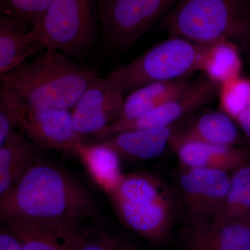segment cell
<instances>
[{"instance_id":"1","label":"cell","mask_w":250,"mask_h":250,"mask_svg":"<svg viewBox=\"0 0 250 250\" xmlns=\"http://www.w3.org/2000/svg\"><path fill=\"white\" fill-rule=\"evenodd\" d=\"M95 211V202L85 188L39 156L9 193L0 198L1 221L19 218L82 225Z\"/></svg>"},{"instance_id":"2","label":"cell","mask_w":250,"mask_h":250,"mask_svg":"<svg viewBox=\"0 0 250 250\" xmlns=\"http://www.w3.org/2000/svg\"><path fill=\"white\" fill-rule=\"evenodd\" d=\"M0 77V95L18 108L65 110L73 108L99 77L93 69L49 49Z\"/></svg>"},{"instance_id":"3","label":"cell","mask_w":250,"mask_h":250,"mask_svg":"<svg viewBox=\"0 0 250 250\" xmlns=\"http://www.w3.org/2000/svg\"><path fill=\"white\" fill-rule=\"evenodd\" d=\"M170 36L208 45L228 41L250 48V0H176L164 16Z\"/></svg>"},{"instance_id":"4","label":"cell","mask_w":250,"mask_h":250,"mask_svg":"<svg viewBox=\"0 0 250 250\" xmlns=\"http://www.w3.org/2000/svg\"><path fill=\"white\" fill-rule=\"evenodd\" d=\"M121 223L150 243L163 246L170 239L175 203L170 187L154 174H124L110 194Z\"/></svg>"},{"instance_id":"5","label":"cell","mask_w":250,"mask_h":250,"mask_svg":"<svg viewBox=\"0 0 250 250\" xmlns=\"http://www.w3.org/2000/svg\"><path fill=\"white\" fill-rule=\"evenodd\" d=\"M207 46L169 36L108 77L124 93L152 82L184 78L200 71Z\"/></svg>"},{"instance_id":"6","label":"cell","mask_w":250,"mask_h":250,"mask_svg":"<svg viewBox=\"0 0 250 250\" xmlns=\"http://www.w3.org/2000/svg\"><path fill=\"white\" fill-rule=\"evenodd\" d=\"M94 0H52L32 28L45 49L59 51L70 58L83 59L95 41Z\"/></svg>"},{"instance_id":"7","label":"cell","mask_w":250,"mask_h":250,"mask_svg":"<svg viewBox=\"0 0 250 250\" xmlns=\"http://www.w3.org/2000/svg\"><path fill=\"white\" fill-rule=\"evenodd\" d=\"M105 45L125 52L162 16L176 0H94Z\"/></svg>"},{"instance_id":"8","label":"cell","mask_w":250,"mask_h":250,"mask_svg":"<svg viewBox=\"0 0 250 250\" xmlns=\"http://www.w3.org/2000/svg\"><path fill=\"white\" fill-rule=\"evenodd\" d=\"M219 86L205 75L192 81L183 93L152 111L124 121H116L95 135L97 141L126 131L165 127L210 103L218 95Z\"/></svg>"},{"instance_id":"9","label":"cell","mask_w":250,"mask_h":250,"mask_svg":"<svg viewBox=\"0 0 250 250\" xmlns=\"http://www.w3.org/2000/svg\"><path fill=\"white\" fill-rule=\"evenodd\" d=\"M181 167L178 184L188 225L218 220L225 207L231 173L213 169Z\"/></svg>"},{"instance_id":"10","label":"cell","mask_w":250,"mask_h":250,"mask_svg":"<svg viewBox=\"0 0 250 250\" xmlns=\"http://www.w3.org/2000/svg\"><path fill=\"white\" fill-rule=\"evenodd\" d=\"M17 127L38 147L72 155L76 156L77 146L83 142V136L75 129L69 110L18 108Z\"/></svg>"},{"instance_id":"11","label":"cell","mask_w":250,"mask_h":250,"mask_svg":"<svg viewBox=\"0 0 250 250\" xmlns=\"http://www.w3.org/2000/svg\"><path fill=\"white\" fill-rule=\"evenodd\" d=\"M124 94L108 77L94 81L72 108L77 131L83 136H95L116 121L124 103Z\"/></svg>"},{"instance_id":"12","label":"cell","mask_w":250,"mask_h":250,"mask_svg":"<svg viewBox=\"0 0 250 250\" xmlns=\"http://www.w3.org/2000/svg\"><path fill=\"white\" fill-rule=\"evenodd\" d=\"M182 250H250V218L188 225Z\"/></svg>"},{"instance_id":"13","label":"cell","mask_w":250,"mask_h":250,"mask_svg":"<svg viewBox=\"0 0 250 250\" xmlns=\"http://www.w3.org/2000/svg\"><path fill=\"white\" fill-rule=\"evenodd\" d=\"M21 242L22 250H75L83 227L19 218L1 220Z\"/></svg>"},{"instance_id":"14","label":"cell","mask_w":250,"mask_h":250,"mask_svg":"<svg viewBox=\"0 0 250 250\" xmlns=\"http://www.w3.org/2000/svg\"><path fill=\"white\" fill-rule=\"evenodd\" d=\"M170 146L182 166L232 173L250 161V149L225 147L183 139L175 134Z\"/></svg>"},{"instance_id":"15","label":"cell","mask_w":250,"mask_h":250,"mask_svg":"<svg viewBox=\"0 0 250 250\" xmlns=\"http://www.w3.org/2000/svg\"><path fill=\"white\" fill-rule=\"evenodd\" d=\"M45 49L35 31L14 18L0 15V76L22 65Z\"/></svg>"},{"instance_id":"16","label":"cell","mask_w":250,"mask_h":250,"mask_svg":"<svg viewBox=\"0 0 250 250\" xmlns=\"http://www.w3.org/2000/svg\"><path fill=\"white\" fill-rule=\"evenodd\" d=\"M176 125L156 129L126 131L100 141L113 148L122 159L149 160L161 155L175 131Z\"/></svg>"},{"instance_id":"17","label":"cell","mask_w":250,"mask_h":250,"mask_svg":"<svg viewBox=\"0 0 250 250\" xmlns=\"http://www.w3.org/2000/svg\"><path fill=\"white\" fill-rule=\"evenodd\" d=\"M175 134L183 139L225 147H239L243 141L236 122L222 111L203 113Z\"/></svg>"},{"instance_id":"18","label":"cell","mask_w":250,"mask_h":250,"mask_svg":"<svg viewBox=\"0 0 250 250\" xmlns=\"http://www.w3.org/2000/svg\"><path fill=\"white\" fill-rule=\"evenodd\" d=\"M75 154L94 182L109 195L124 174L122 172V158L118 152L104 143L97 141L91 144L80 143Z\"/></svg>"},{"instance_id":"19","label":"cell","mask_w":250,"mask_h":250,"mask_svg":"<svg viewBox=\"0 0 250 250\" xmlns=\"http://www.w3.org/2000/svg\"><path fill=\"white\" fill-rule=\"evenodd\" d=\"M36 146L14 130L0 146V198L9 193L38 157Z\"/></svg>"},{"instance_id":"20","label":"cell","mask_w":250,"mask_h":250,"mask_svg":"<svg viewBox=\"0 0 250 250\" xmlns=\"http://www.w3.org/2000/svg\"><path fill=\"white\" fill-rule=\"evenodd\" d=\"M192 82L187 77L152 82L132 90L129 95L125 97L123 108L116 121L131 119L159 107L183 93Z\"/></svg>"},{"instance_id":"21","label":"cell","mask_w":250,"mask_h":250,"mask_svg":"<svg viewBox=\"0 0 250 250\" xmlns=\"http://www.w3.org/2000/svg\"><path fill=\"white\" fill-rule=\"evenodd\" d=\"M243 61L241 50L228 41L207 46L202 57L200 71L219 86L241 76Z\"/></svg>"},{"instance_id":"22","label":"cell","mask_w":250,"mask_h":250,"mask_svg":"<svg viewBox=\"0 0 250 250\" xmlns=\"http://www.w3.org/2000/svg\"><path fill=\"white\" fill-rule=\"evenodd\" d=\"M250 218V161L230 174L223 212L215 221Z\"/></svg>"},{"instance_id":"23","label":"cell","mask_w":250,"mask_h":250,"mask_svg":"<svg viewBox=\"0 0 250 250\" xmlns=\"http://www.w3.org/2000/svg\"><path fill=\"white\" fill-rule=\"evenodd\" d=\"M220 111L235 121L250 104V80L241 76L220 85L218 95Z\"/></svg>"},{"instance_id":"24","label":"cell","mask_w":250,"mask_h":250,"mask_svg":"<svg viewBox=\"0 0 250 250\" xmlns=\"http://www.w3.org/2000/svg\"><path fill=\"white\" fill-rule=\"evenodd\" d=\"M52 0H0L1 14L9 16L31 30L41 21Z\"/></svg>"},{"instance_id":"25","label":"cell","mask_w":250,"mask_h":250,"mask_svg":"<svg viewBox=\"0 0 250 250\" xmlns=\"http://www.w3.org/2000/svg\"><path fill=\"white\" fill-rule=\"evenodd\" d=\"M75 250H139L119 236L97 228H83Z\"/></svg>"},{"instance_id":"26","label":"cell","mask_w":250,"mask_h":250,"mask_svg":"<svg viewBox=\"0 0 250 250\" xmlns=\"http://www.w3.org/2000/svg\"><path fill=\"white\" fill-rule=\"evenodd\" d=\"M18 108L9 98L0 95V146L17 127Z\"/></svg>"},{"instance_id":"27","label":"cell","mask_w":250,"mask_h":250,"mask_svg":"<svg viewBox=\"0 0 250 250\" xmlns=\"http://www.w3.org/2000/svg\"><path fill=\"white\" fill-rule=\"evenodd\" d=\"M0 250H22L18 236L2 224L0 228Z\"/></svg>"},{"instance_id":"28","label":"cell","mask_w":250,"mask_h":250,"mask_svg":"<svg viewBox=\"0 0 250 250\" xmlns=\"http://www.w3.org/2000/svg\"><path fill=\"white\" fill-rule=\"evenodd\" d=\"M235 122L250 147V104L238 115Z\"/></svg>"},{"instance_id":"29","label":"cell","mask_w":250,"mask_h":250,"mask_svg":"<svg viewBox=\"0 0 250 250\" xmlns=\"http://www.w3.org/2000/svg\"></svg>"}]
</instances>
